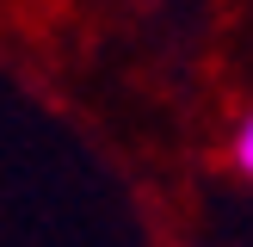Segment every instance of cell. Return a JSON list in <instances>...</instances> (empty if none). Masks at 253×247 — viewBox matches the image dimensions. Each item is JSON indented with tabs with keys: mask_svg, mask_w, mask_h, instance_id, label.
Wrapping results in <instances>:
<instances>
[{
	"mask_svg": "<svg viewBox=\"0 0 253 247\" xmlns=\"http://www.w3.org/2000/svg\"><path fill=\"white\" fill-rule=\"evenodd\" d=\"M235 167L253 179V111H247V124H241V130H235Z\"/></svg>",
	"mask_w": 253,
	"mask_h": 247,
	"instance_id": "6da1fadb",
	"label": "cell"
}]
</instances>
